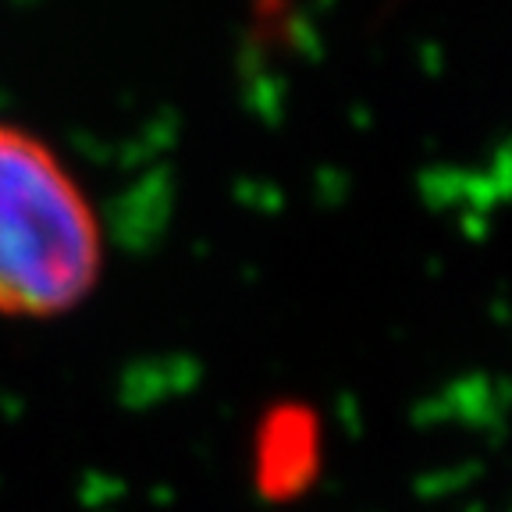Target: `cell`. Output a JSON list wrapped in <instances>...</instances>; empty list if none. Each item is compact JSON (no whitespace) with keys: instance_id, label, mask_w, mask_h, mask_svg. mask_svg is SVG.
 Returning a JSON list of instances; mask_svg holds the SVG:
<instances>
[{"instance_id":"6da1fadb","label":"cell","mask_w":512,"mask_h":512,"mask_svg":"<svg viewBox=\"0 0 512 512\" xmlns=\"http://www.w3.org/2000/svg\"><path fill=\"white\" fill-rule=\"evenodd\" d=\"M104 271L93 200L32 128L0 121V317H61Z\"/></svg>"}]
</instances>
